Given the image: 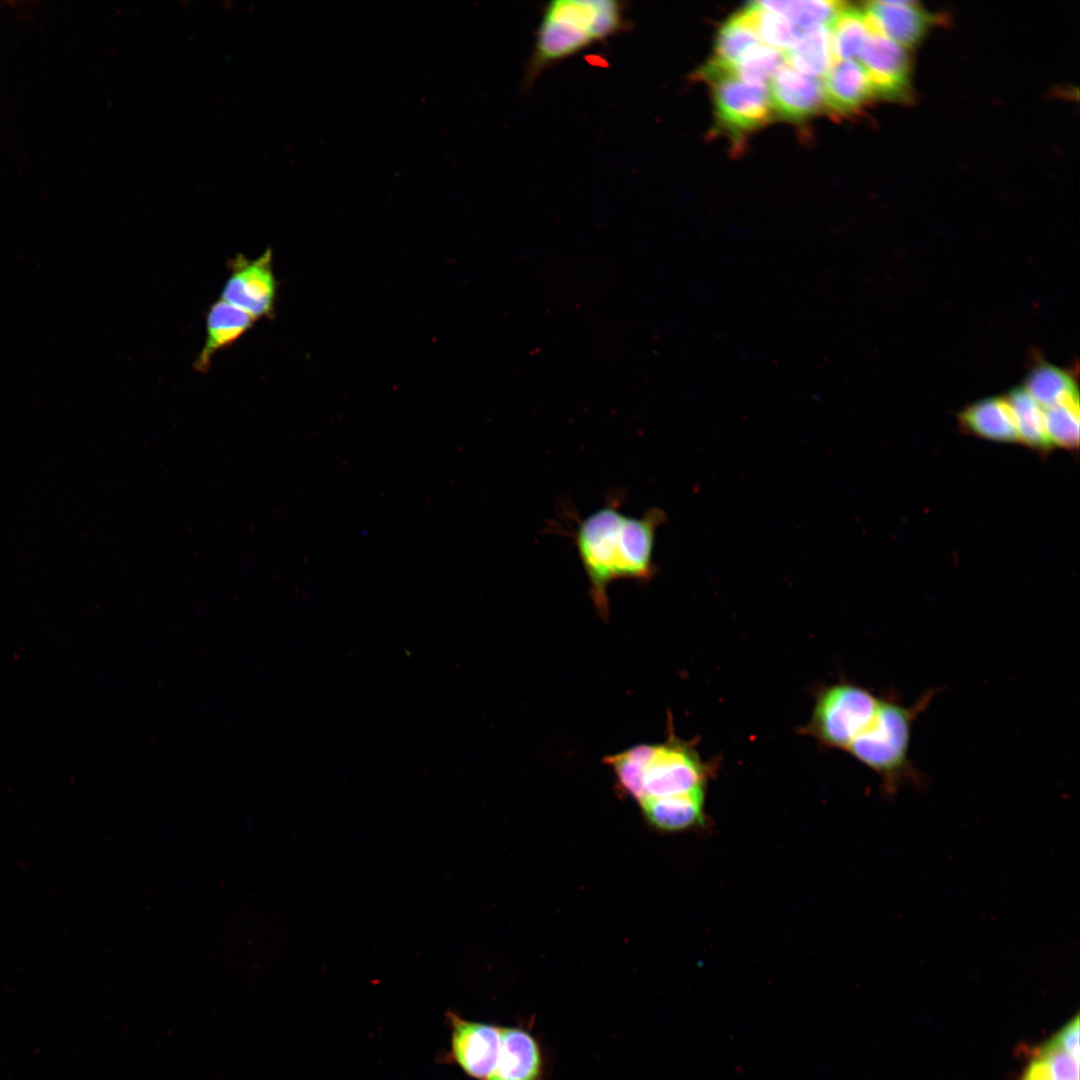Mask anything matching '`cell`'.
<instances>
[{
  "label": "cell",
  "mask_w": 1080,
  "mask_h": 1080,
  "mask_svg": "<svg viewBox=\"0 0 1080 1080\" xmlns=\"http://www.w3.org/2000/svg\"><path fill=\"white\" fill-rule=\"evenodd\" d=\"M829 31L835 60H857L871 29L863 9L845 4Z\"/></svg>",
  "instance_id": "obj_20"
},
{
  "label": "cell",
  "mask_w": 1080,
  "mask_h": 1080,
  "mask_svg": "<svg viewBox=\"0 0 1080 1080\" xmlns=\"http://www.w3.org/2000/svg\"><path fill=\"white\" fill-rule=\"evenodd\" d=\"M710 82L719 126L732 136H743L766 125L772 117L767 86L752 85L720 72L697 74Z\"/></svg>",
  "instance_id": "obj_6"
},
{
  "label": "cell",
  "mask_w": 1080,
  "mask_h": 1080,
  "mask_svg": "<svg viewBox=\"0 0 1080 1080\" xmlns=\"http://www.w3.org/2000/svg\"><path fill=\"white\" fill-rule=\"evenodd\" d=\"M743 11L761 43L783 53L794 46L804 30L755 2L750 3Z\"/></svg>",
  "instance_id": "obj_23"
},
{
  "label": "cell",
  "mask_w": 1080,
  "mask_h": 1080,
  "mask_svg": "<svg viewBox=\"0 0 1080 1080\" xmlns=\"http://www.w3.org/2000/svg\"><path fill=\"white\" fill-rule=\"evenodd\" d=\"M451 1026L453 1061L470 1077L488 1080L493 1073L501 1046V1027L470 1021L448 1013Z\"/></svg>",
  "instance_id": "obj_8"
},
{
  "label": "cell",
  "mask_w": 1080,
  "mask_h": 1080,
  "mask_svg": "<svg viewBox=\"0 0 1080 1080\" xmlns=\"http://www.w3.org/2000/svg\"><path fill=\"white\" fill-rule=\"evenodd\" d=\"M857 61L867 75L874 96L886 99L905 96L910 81V61L906 48L871 31Z\"/></svg>",
  "instance_id": "obj_9"
},
{
  "label": "cell",
  "mask_w": 1080,
  "mask_h": 1080,
  "mask_svg": "<svg viewBox=\"0 0 1080 1080\" xmlns=\"http://www.w3.org/2000/svg\"><path fill=\"white\" fill-rule=\"evenodd\" d=\"M704 787L687 793L647 798L640 802L644 815L656 828L678 831L703 824Z\"/></svg>",
  "instance_id": "obj_15"
},
{
  "label": "cell",
  "mask_w": 1080,
  "mask_h": 1080,
  "mask_svg": "<svg viewBox=\"0 0 1080 1080\" xmlns=\"http://www.w3.org/2000/svg\"><path fill=\"white\" fill-rule=\"evenodd\" d=\"M1045 427L1052 445L1066 449L1079 446V401H1068L1044 409Z\"/></svg>",
  "instance_id": "obj_25"
},
{
  "label": "cell",
  "mask_w": 1080,
  "mask_h": 1080,
  "mask_svg": "<svg viewBox=\"0 0 1080 1080\" xmlns=\"http://www.w3.org/2000/svg\"><path fill=\"white\" fill-rule=\"evenodd\" d=\"M785 61L798 72L823 77L835 61L829 26L817 25L804 29L792 48L784 53Z\"/></svg>",
  "instance_id": "obj_17"
},
{
  "label": "cell",
  "mask_w": 1080,
  "mask_h": 1080,
  "mask_svg": "<svg viewBox=\"0 0 1080 1080\" xmlns=\"http://www.w3.org/2000/svg\"><path fill=\"white\" fill-rule=\"evenodd\" d=\"M277 289L271 249L254 259L238 254L229 263V276L220 299L244 310L256 320L271 318L275 311Z\"/></svg>",
  "instance_id": "obj_7"
},
{
  "label": "cell",
  "mask_w": 1080,
  "mask_h": 1080,
  "mask_svg": "<svg viewBox=\"0 0 1080 1080\" xmlns=\"http://www.w3.org/2000/svg\"><path fill=\"white\" fill-rule=\"evenodd\" d=\"M773 110L789 120H803L824 106L821 81L782 64L769 81Z\"/></svg>",
  "instance_id": "obj_10"
},
{
  "label": "cell",
  "mask_w": 1080,
  "mask_h": 1080,
  "mask_svg": "<svg viewBox=\"0 0 1080 1080\" xmlns=\"http://www.w3.org/2000/svg\"><path fill=\"white\" fill-rule=\"evenodd\" d=\"M1033 1056V1055H1032ZM1020 1080H1062L1052 1073L1037 1057L1033 1056Z\"/></svg>",
  "instance_id": "obj_27"
},
{
  "label": "cell",
  "mask_w": 1080,
  "mask_h": 1080,
  "mask_svg": "<svg viewBox=\"0 0 1080 1080\" xmlns=\"http://www.w3.org/2000/svg\"><path fill=\"white\" fill-rule=\"evenodd\" d=\"M758 6L777 13L800 29L829 26L846 3L827 0L756 1Z\"/></svg>",
  "instance_id": "obj_22"
},
{
  "label": "cell",
  "mask_w": 1080,
  "mask_h": 1080,
  "mask_svg": "<svg viewBox=\"0 0 1080 1080\" xmlns=\"http://www.w3.org/2000/svg\"><path fill=\"white\" fill-rule=\"evenodd\" d=\"M620 495L582 519H577L572 537L589 582L592 602L602 618L609 615L608 587L617 580L649 582L657 572L654 547L666 513L651 507L642 516H628L620 510Z\"/></svg>",
  "instance_id": "obj_1"
},
{
  "label": "cell",
  "mask_w": 1080,
  "mask_h": 1080,
  "mask_svg": "<svg viewBox=\"0 0 1080 1080\" xmlns=\"http://www.w3.org/2000/svg\"><path fill=\"white\" fill-rule=\"evenodd\" d=\"M1025 389L1044 409L1063 402L1079 401L1073 378L1065 371L1048 364L1032 370Z\"/></svg>",
  "instance_id": "obj_21"
},
{
  "label": "cell",
  "mask_w": 1080,
  "mask_h": 1080,
  "mask_svg": "<svg viewBox=\"0 0 1080 1080\" xmlns=\"http://www.w3.org/2000/svg\"><path fill=\"white\" fill-rule=\"evenodd\" d=\"M488 1080H544L542 1050L530 1031L501 1027L500 1053Z\"/></svg>",
  "instance_id": "obj_12"
},
{
  "label": "cell",
  "mask_w": 1080,
  "mask_h": 1080,
  "mask_svg": "<svg viewBox=\"0 0 1080 1080\" xmlns=\"http://www.w3.org/2000/svg\"><path fill=\"white\" fill-rule=\"evenodd\" d=\"M863 10L871 31L904 48L917 44L931 24V16L914 1H872Z\"/></svg>",
  "instance_id": "obj_11"
},
{
  "label": "cell",
  "mask_w": 1080,
  "mask_h": 1080,
  "mask_svg": "<svg viewBox=\"0 0 1080 1080\" xmlns=\"http://www.w3.org/2000/svg\"><path fill=\"white\" fill-rule=\"evenodd\" d=\"M256 321L249 313L222 299L215 301L207 312L206 336L194 368L207 371L214 356L239 340Z\"/></svg>",
  "instance_id": "obj_14"
},
{
  "label": "cell",
  "mask_w": 1080,
  "mask_h": 1080,
  "mask_svg": "<svg viewBox=\"0 0 1080 1080\" xmlns=\"http://www.w3.org/2000/svg\"><path fill=\"white\" fill-rule=\"evenodd\" d=\"M624 3L614 0H557L548 3L537 29L526 70L532 83L550 65L627 26Z\"/></svg>",
  "instance_id": "obj_2"
},
{
  "label": "cell",
  "mask_w": 1080,
  "mask_h": 1080,
  "mask_svg": "<svg viewBox=\"0 0 1080 1080\" xmlns=\"http://www.w3.org/2000/svg\"><path fill=\"white\" fill-rule=\"evenodd\" d=\"M706 777L705 764L688 743L671 737L662 744H646L642 771L643 800L701 788Z\"/></svg>",
  "instance_id": "obj_5"
},
{
  "label": "cell",
  "mask_w": 1080,
  "mask_h": 1080,
  "mask_svg": "<svg viewBox=\"0 0 1080 1080\" xmlns=\"http://www.w3.org/2000/svg\"><path fill=\"white\" fill-rule=\"evenodd\" d=\"M1079 1017L1076 1016L1059 1030L1051 1039L1063 1049L1079 1057Z\"/></svg>",
  "instance_id": "obj_26"
},
{
  "label": "cell",
  "mask_w": 1080,
  "mask_h": 1080,
  "mask_svg": "<svg viewBox=\"0 0 1080 1080\" xmlns=\"http://www.w3.org/2000/svg\"><path fill=\"white\" fill-rule=\"evenodd\" d=\"M936 693V689H929L910 706L895 696L880 698L873 719L846 749L878 774L888 796L895 795L903 785L919 787L924 783V776L909 757L911 734L914 722Z\"/></svg>",
  "instance_id": "obj_3"
},
{
  "label": "cell",
  "mask_w": 1080,
  "mask_h": 1080,
  "mask_svg": "<svg viewBox=\"0 0 1080 1080\" xmlns=\"http://www.w3.org/2000/svg\"><path fill=\"white\" fill-rule=\"evenodd\" d=\"M879 701L864 687L835 684L818 695L806 730L824 745L846 750L871 722Z\"/></svg>",
  "instance_id": "obj_4"
},
{
  "label": "cell",
  "mask_w": 1080,
  "mask_h": 1080,
  "mask_svg": "<svg viewBox=\"0 0 1080 1080\" xmlns=\"http://www.w3.org/2000/svg\"><path fill=\"white\" fill-rule=\"evenodd\" d=\"M821 84L824 106L838 115L857 112L874 96L867 75L857 60H835Z\"/></svg>",
  "instance_id": "obj_13"
},
{
  "label": "cell",
  "mask_w": 1080,
  "mask_h": 1080,
  "mask_svg": "<svg viewBox=\"0 0 1080 1080\" xmlns=\"http://www.w3.org/2000/svg\"><path fill=\"white\" fill-rule=\"evenodd\" d=\"M964 430L998 442L1018 441L1016 426L1006 399L991 398L974 403L960 414Z\"/></svg>",
  "instance_id": "obj_16"
},
{
  "label": "cell",
  "mask_w": 1080,
  "mask_h": 1080,
  "mask_svg": "<svg viewBox=\"0 0 1080 1080\" xmlns=\"http://www.w3.org/2000/svg\"><path fill=\"white\" fill-rule=\"evenodd\" d=\"M1013 414L1018 441L1039 450L1048 451L1053 445L1047 435L1044 408L1025 388H1015L1005 398Z\"/></svg>",
  "instance_id": "obj_18"
},
{
  "label": "cell",
  "mask_w": 1080,
  "mask_h": 1080,
  "mask_svg": "<svg viewBox=\"0 0 1080 1080\" xmlns=\"http://www.w3.org/2000/svg\"><path fill=\"white\" fill-rule=\"evenodd\" d=\"M785 62L784 53L764 44L748 52L738 63L726 68L716 64L719 69L741 81L752 85L769 82L776 70ZM713 63V62H712ZM715 64V63H714Z\"/></svg>",
  "instance_id": "obj_24"
},
{
  "label": "cell",
  "mask_w": 1080,
  "mask_h": 1080,
  "mask_svg": "<svg viewBox=\"0 0 1080 1080\" xmlns=\"http://www.w3.org/2000/svg\"><path fill=\"white\" fill-rule=\"evenodd\" d=\"M761 43L744 11L730 17L720 27L714 46L713 63L729 68Z\"/></svg>",
  "instance_id": "obj_19"
}]
</instances>
